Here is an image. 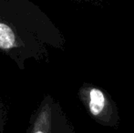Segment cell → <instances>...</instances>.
I'll use <instances>...</instances> for the list:
<instances>
[{
	"label": "cell",
	"instance_id": "obj_2",
	"mask_svg": "<svg viewBox=\"0 0 134 133\" xmlns=\"http://www.w3.org/2000/svg\"><path fill=\"white\" fill-rule=\"evenodd\" d=\"M87 107L90 116L97 122L105 127L116 128L119 117L113 107L109 105L105 94L97 88H92L88 93Z\"/></svg>",
	"mask_w": 134,
	"mask_h": 133
},
{
	"label": "cell",
	"instance_id": "obj_3",
	"mask_svg": "<svg viewBox=\"0 0 134 133\" xmlns=\"http://www.w3.org/2000/svg\"><path fill=\"white\" fill-rule=\"evenodd\" d=\"M24 46V42L16 28L7 22L0 21V49L9 53L18 51Z\"/></svg>",
	"mask_w": 134,
	"mask_h": 133
},
{
	"label": "cell",
	"instance_id": "obj_1",
	"mask_svg": "<svg viewBox=\"0 0 134 133\" xmlns=\"http://www.w3.org/2000/svg\"><path fill=\"white\" fill-rule=\"evenodd\" d=\"M26 133H76L51 99L46 98L33 114Z\"/></svg>",
	"mask_w": 134,
	"mask_h": 133
},
{
	"label": "cell",
	"instance_id": "obj_4",
	"mask_svg": "<svg viewBox=\"0 0 134 133\" xmlns=\"http://www.w3.org/2000/svg\"><path fill=\"white\" fill-rule=\"evenodd\" d=\"M5 124V112L4 106L0 103V133H4Z\"/></svg>",
	"mask_w": 134,
	"mask_h": 133
}]
</instances>
